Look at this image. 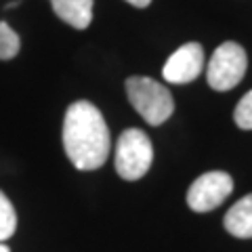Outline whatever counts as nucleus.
<instances>
[{"label": "nucleus", "instance_id": "nucleus-1", "mask_svg": "<svg viewBox=\"0 0 252 252\" xmlns=\"http://www.w3.org/2000/svg\"><path fill=\"white\" fill-rule=\"evenodd\" d=\"M109 128L89 101H76L63 120V149L78 170H97L109 156Z\"/></svg>", "mask_w": 252, "mask_h": 252}, {"label": "nucleus", "instance_id": "nucleus-2", "mask_svg": "<svg viewBox=\"0 0 252 252\" xmlns=\"http://www.w3.org/2000/svg\"><path fill=\"white\" fill-rule=\"evenodd\" d=\"M126 94L132 107L147 124L160 126L175 112L172 94L164 84L145 76H130L126 80Z\"/></svg>", "mask_w": 252, "mask_h": 252}, {"label": "nucleus", "instance_id": "nucleus-3", "mask_svg": "<svg viewBox=\"0 0 252 252\" xmlns=\"http://www.w3.org/2000/svg\"><path fill=\"white\" fill-rule=\"evenodd\" d=\"M154 160L152 141L139 128L124 130L116 145V172L124 181H139L147 175Z\"/></svg>", "mask_w": 252, "mask_h": 252}, {"label": "nucleus", "instance_id": "nucleus-4", "mask_svg": "<svg viewBox=\"0 0 252 252\" xmlns=\"http://www.w3.org/2000/svg\"><path fill=\"white\" fill-rule=\"evenodd\" d=\"M248 57L238 42H223L212 53L206 78L215 91H231L246 74Z\"/></svg>", "mask_w": 252, "mask_h": 252}, {"label": "nucleus", "instance_id": "nucleus-5", "mask_svg": "<svg viewBox=\"0 0 252 252\" xmlns=\"http://www.w3.org/2000/svg\"><path fill=\"white\" fill-rule=\"evenodd\" d=\"M233 191V179L223 170L198 177L187 191V204L195 212H210L220 206Z\"/></svg>", "mask_w": 252, "mask_h": 252}, {"label": "nucleus", "instance_id": "nucleus-6", "mask_svg": "<svg viewBox=\"0 0 252 252\" xmlns=\"http://www.w3.org/2000/svg\"><path fill=\"white\" fill-rule=\"evenodd\" d=\"M204 67V51L198 42H187L168 57L162 76L166 82L172 84H187L193 82L202 74Z\"/></svg>", "mask_w": 252, "mask_h": 252}, {"label": "nucleus", "instance_id": "nucleus-7", "mask_svg": "<svg viewBox=\"0 0 252 252\" xmlns=\"http://www.w3.org/2000/svg\"><path fill=\"white\" fill-rule=\"evenodd\" d=\"M55 15L76 30H86L93 21V0H49Z\"/></svg>", "mask_w": 252, "mask_h": 252}, {"label": "nucleus", "instance_id": "nucleus-8", "mask_svg": "<svg viewBox=\"0 0 252 252\" xmlns=\"http://www.w3.org/2000/svg\"><path fill=\"white\" fill-rule=\"evenodd\" d=\"M225 229L235 238H252V193L244 195L227 210Z\"/></svg>", "mask_w": 252, "mask_h": 252}, {"label": "nucleus", "instance_id": "nucleus-9", "mask_svg": "<svg viewBox=\"0 0 252 252\" xmlns=\"http://www.w3.org/2000/svg\"><path fill=\"white\" fill-rule=\"evenodd\" d=\"M17 229V212H15L11 200L0 191V242L9 240Z\"/></svg>", "mask_w": 252, "mask_h": 252}, {"label": "nucleus", "instance_id": "nucleus-10", "mask_svg": "<svg viewBox=\"0 0 252 252\" xmlns=\"http://www.w3.org/2000/svg\"><path fill=\"white\" fill-rule=\"evenodd\" d=\"M21 49V40L9 23L0 21V61H9Z\"/></svg>", "mask_w": 252, "mask_h": 252}, {"label": "nucleus", "instance_id": "nucleus-11", "mask_svg": "<svg viewBox=\"0 0 252 252\" xmlns=\"http://www.w3.org/2000/svg\"><path fill=\"white\" fill-rule=\"evenodd\" d=\"M233 120H235V124H238L240 128L252 130V91H248V93L240 99V103L235 105Z\"/></svg>", "mask_w": 252, "mask_h": 252}, {"label": "nucleus", "instance_id": "nucleus-12", "mask_svg": "<svg viewBox=\"0 0 252 252\" xmlns=\"http://www.w3.org/2000/svg\"><path fill=\"white\" fill-rule=\"evenodd\" d=\"M128 4H132V6H137V9H145V6L152 2V0H126Z\"/></svg>", "mask_w": 252, "mask_h": 252}, {"label": "nucleus", "instance_id": "nucleus-13", "mask_svg": "<svg viewBox=\"0 0 252 252\" xmlns=\"http://www.w3.org/2000/svg\"><path fill=\"white\" fill-rule=\"evenodd\" d=\"M0 252H11V250H9V246H6L4 242H0Z\"/></svg>", "mask_w": 252, "mask_h": 252}]
</instances>
